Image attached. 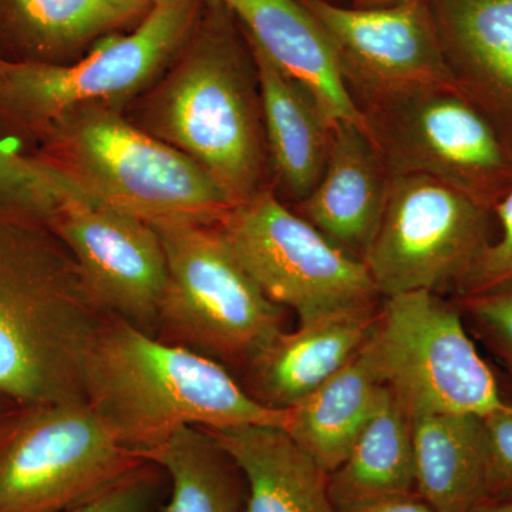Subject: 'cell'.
Instances as JSON below:
<instances>
[{"label":"cell","mask_w":512,"mask_h":512,"mask_svg":"<svg viewBox=\"0 0 512 512\" xmlns=\"http://www.w3.org/2000/svg\"><path fill=\"white\" fill-rule=\"evenodd\" d=\"M126 116L200 165L232 205L272 188L254 52L222 0H202L184 46Z\"/></svg>","instance_id":"1"},{"label":"cell","mask_w":512,"mask_h":512,"mask_svg":"<svg viewBox=\"0 0 512 512\" xmlns=\"http://www.w3.org/2000/svg\"><path fill=\"white\" fill-rule=\"evenodd\" d=\"M107 315L49 222L0 211V396L84 400V363Z\"/></svg>","instance_id":"2"},{"label":"cell","mask_w":512,"mask_h":512,"mask_svg":"<svg viewBox=\"0 0 512 512\" xmlns=\"http://www.w3.org/2000/svg\"><path fill=\"white\" fill-rule=\"evenodd\" d=\"M84 400L138 457L183 427L289 424V410L259 403L217 360L158 340L113 313L87 352Z\"/></svg>","instance_id":"3"},{"label":"cell","mask_w":512,"mask_h":512,"mask_svg":"<svg viewBox=\"0 0 512 512\" xmlns=\"http://www.w3.org/2000/svg\"><path fill=\"white\" fill-rule=\"evenodd\" d=\"M33 144V156L72 181L93 204L150 224H215L232 207L200 165L114 107L84 104L67 111Z\"/></svg>","instance_id":"4"},{"label":"cell","mask_w":512,"mask_h":512,"mask_svg":"<svg viewBox=\"0 0 512 512\" xmlns=\"http://www.w3.org/2000/svg\"><path fill=\"white\" fill-rule=\"evenodd\" d=\"M202 0H156L133 30L104 37L70 66L0 64V131L35 141L50 123L84 104L126 113L153 86L190 36Z\"/></svg>","instance_id":"5"},{"label":"cell","mask_w":512,"mask_h":512,"mask_svg":"<svg viewBox=\"0 0 512 512\" xmlns=\"http://www.w3.org/2000/svg\"><path fill=\"white\" fill-rule=\"evenodd\" d=\"M167 255L158 329L165 342L217 362L249 365L282 332V313L241 265L215 224H151Z\"/></svg>","instance_id":"6"},{"label":"cell","mask_w":512,"mask_h":512,"mask_svg":"<svg viewBox=\"0 0 512 512\" xmlns=\"http://www.w3.org/2000/svg\"><path fill=\"white\" fill-rule=\"evenodd\" d=\"M148 461L84 400L15 404L0 416V512H60Z\"/></svg>","instance_id":"7"},{"label":"cell","mask_w":512,"mask_h":512,"mask_svg":"<svg viewBox=\"0 0 512 512\" xmlns=\"http://www.w3.org/2000/svg\"><path fill=\"white\" fill-rule=\"evenodd\" d=\"M390 175H424L493 211L512 185V148L454 86H430L363 107Z\"/></svg>","instance_id":"8"},{"label":"cell","mask_w":512,"mask_h":512,"mask_svg":"<svg viewBox=\"0 0 512 512\" xmlns=\"http://www.w3.org/2000/svg\"><path fill=\"white\" fill-rule=\"evenodd\" d=\"M370 343L383 382L410 417H484L508 406L493 372L468 338L460 312L436 292L384 298Z\"/></svg>","instance_id":"9"},{"label":"cell","mask_w":512,"mask_h":512,"mask_svg":"<svg viewBox=\"0 0 512 512\" xmlns=\"http://www.w3.org/2000/svg\"><path fill=\"white\" fill-rule=\"evenodd\" d=\"M215 227L265 295L299 323L380 298L363 261L289 210L274 188L232 205Z\"/></svg>","instance_id":"10"},{"label":"cell","mask_w":512,"mask_h":512,"mask_svg":"<svg viewBox=\"0 0 512 512\" xmlns=\"http://www.w3.org/2000/svg\"><path fill=\"white\" fill-rule=\"evenodd\" d=\"M493 211L424 175H392L382 222L363 258L377 293L460 286L491 242Z\"/></svg>","instance_id":"11"},{"label":"cell","mask_w":512,"mask_h":512,"mask_svg":"<svg viewBox=\"0 0 512 512\" xmlns=\"http://www.w3.org/2000/svg\"><path fill=\"white\" fill-rule=\"evenodd\" d=\"M299 2L328 36L360 110L420 87H456L427 0L369 9L342 8L329 0Z\"/></svg>","instance_id":"12"},{"label":"cell","mask_w":512,"mask_h":512,"mask_svg":"<svg viewBox=\"0 0 512 512\" xmlns=\"http://www.w3.org/2000/svg\"><path fill=\"white\" fill-rule=\"evenodd\" d=\"M49 225L104 309L154 336L168 284L167 255L156 228L87 201L64 205Z\"/></svg>","instance_id":"13"},{"label":"cell","mask_w":512,"mask_h":512,"mask_svg":"<svg viewBox=\"0 0 512 512\" xmlns=\"http://www.w3.org/2000/svg\"><path fill=\"white\" fill-rule=\"evenodd\" d=\"M458 92L512 148V0H427Z\"/></svg>","instance_id":"14"},{"label":"cell","mask_w":512,"mask_h":512,"mask_svg":"<svg viewBox=\"0 0 512 512\" xmlns=\"http://www.w3.org/2000/svg\"><path fill=\"white\" fill-rule=\"evenodd\" d=\"M390 178L369 133L336 121L325 171L295 212L336 247L363 261L382 222Z\"/></svg>","instance_id":"15"},{"label":"cell","mask_w":512,"mask_h":512,"mask_svg":"<svg viewBox=\"0 0 512 512\" xmlns=\"http://www.w3.org/2000/svg\"><path fill=\"white\" fill-rule=\"evenodd\" d=\"M376 302L326 313L278 336L248 365L247 392L276 410L292 409L338 373L372 336Z\"/></svg>","instance_id":"16"},{"label":"cell","mask_w":512,"mask_h":512,"mask_svg":"<svg viewBox=\"0 0 512 512\" xmlns=\"http://www.w3.org/2000/svg\"><path fill=\"white\" fill-rule=\"evenodd\" d=\"M151 8V0H0V59L70 66Z\"/></svg>","instance_id":"17"},{"label":"cell","mask_w":512,"mask_h":512,"mask_svg":"<svg viewBox=\"0 0 512 512\" xmlns=\"http://www.w3.org/2000/svg\"><path fill=\"white\" fill-rule=\"evenodd\" d=\"M228 6L249 40L301 83L332 123L348 121L369 133L328 36L299 0H231Z\"/></svg>","instance_id":"18"},{"label":"cell","mask_w":512,"mask_h":512,"mask_svg":"<svg viewBox=\"0 0 512 512\" xmlns=\"http://www.w3.org/2000/svg\"><path fill=\"white\" fill-rule=\"evenodd\" d=\"M249 43L258 70L272 188L298 204L325 171L333 123L301 83Z\"/></svg>","instance_id":"19"},{"label":"cell","mask_w":512,"mask_h":512,"mask_svg":"<svg viewBox=\"0 0 512 512\" xmlns=\"http://www.w3.org/2000/svg\"><path fill=\"white\" fill-rule=\"evenodd\" d=\"M204 430L247 480L244 512H339L328 474L288 431L255 424Z\"/></svg>","instance_id":"20"},{"label":"cell","mask_w":512,"mask_h":512,"mask_svg":"<svg viewBox=\"0 0 512 512\" xmlns=\"http://www.w3.org/2000/svg\"><path fill=\"white\" fill-rule=\"evenodd\" d=\"M384 390L369 338L338 373L288 409L286 431L329 476L349 456Z\"/></svg>","instance_id":"21"},{"label":"cell","mask_w":512,"mask_h":512,"mask_svg":"<svg viewBox=\"0 0 512 512\" xmlns=\"http://www.w3.org/2000/svg\"><path fill=\"white\" fill-rule=\"evenodd\" d=\"M416 493L437 512H474L487 501L483 417L436 413L412 417Z\"/></svg>","instance_id":"22"},{"label":"cell","mask_w":512,"mask_h":512,"mask_svg":"<svg viewBox=\"0 0 512 512\" xmlns=\"http://www.w3.org/2000/svg\"><path fill=\"white\" fill-rule=\"evenodd\" d=\"M328 490L339 512L416 493L412 417L389 387L349 456L329 474Z\"/></svg>","instance_id":"23"},{"label":"cell","mask_w":512,"mask_h":512,"mask_svg":"<svg viewBox=\"0 0 512 512\" xmlns=\"http://www.w3.org/2000/svg\"><path fill=\"white\" fill-rule=\"evenodd\" d=\"M140 457L171 478L163 512H244L237 466L201 427H183Z\"/></svg>","instance_id":"24"},{"label":"cell","mask_w":512,"mask_h":512,"mask_svg":"<svg viewBox=\"0 0 512 512\" xmlns=\"http://www.w3.org/2000/svg\"><path fill=\"white\" fill-rule=\"evenodd\" d=\"M0 131V211L49 222L72 201L92 202L63 174Z\"/></svg>","instance_id":"25"},{"label":"cell","mask_w":512,"mask_h":512,"mask_svg":"<svg viewBox=\"0 0 512 512\" xmlns=\"http://www.w3.org/2000/svg\"><path fill=\"white\" fill-rule=\"evenodd\" d=\"M493 215L500 224V237L491 239L458 286L463 298L512 289V185L495 205Z\"/></svg>","instance_id":"26"},{"label":"cell","mask_w":512,"mask_h":512,"mask_svg":"<svg viewBox=\"0 0 512 512\" xmlns=\"http://www.w3.org/2000/svg\"><path fill=\"white\" fill-rule=\"evenodd\" d=\"M487 467V501L512 500V406L483 417ZM485 501V503H487Z\"/></svg>","instance_id":"27"},{"label":"cell","mask_w":512,"mask_h":512,"mask_svg":"<svg viewBox=\"0 0 512 512\" xmlns=\"http://www.w3.org/2000/svg\"><path fill=\"white\" fill-rule=\"evenodd\" d=\"M153 467L151 463L143 464L60 512H147L156 485Z\"/></svg>","instance_id":"28"},{"label":"cell","mask_w":512,"mask_h":512,"mask_svg":"<svg viewBox=\"0 0 512 512\" xmlns=\"http://www.w3.org/2000/svg\"><path fill=\"white\" fill-rule=\"evenodd\" d=\"M463 305L512 370V289L463 298Z\"/></svg>","instance_id":"29"},{"label":"cell","mask_w":512,"mask_h":512,"mask_svg":"<svg viewBox=\"0 0 512 512\" xmlns=\"http://www.w3.org/2000/svg\"><path fill=\"white\" fill-rule=\"evenodd\" d=\"M348 512H437L419 494L400 495L357 507Z\"/></svg>","instance_id":"30"},{"label":"cell","mask_w":512,"mask_h":512,"mask_svg":"<svg viewBox=\"0 0 512 512\" xmlns=\"http://www.w3.org/2000/svg\"><path fill=\"white\" fill-rule=\"evenodd\" d=\"M474 512H512V500L487 501Z\"/></svg>","instance_id":"31"},{"label":"cell","mask_w":512,"mask_h":512,"mask_svg":"<svg viewBox=\"0 0 512 512\" xmlns=\"http://www.w3.org/2000/svg\"><path fill=\"white\" fill-rule=\"evenodd\" d=\"M356 8H386V6L399 5L407 0H355Z\"/></svg>","instance_id":"32"},{"label":"cell","mask_w":512,"mask_h":512,"mask_svg":"<svg viewBox=\"0 0 512 512\" xmlns=\"http://www.w3.org/2000/svg\"><path fill=\"white\" fill-rule=\"evenodd\" d=\"M15 406V403L9 402L8 399H5V397L0 396V416H2L3 413L6 412V410H9L10 407Z\"/></svg>","instance_id":"33"},{"label":"cell","mask_w":512,"mask_h":512,"mask_svg":"<svg viewBox=\"0 0 512 512\" xmlns=\"http://www.w3.org/2000/svg\"><path fill=\"white\" fill-rule=\"evenodd\" d=\"M222 2L227 3L228 5V3L231 2V0H222Z\"/></svg>","instance_id":"34"},{"label":"cell","mask_w":512,"mask_h":512,"mask_svg":"<svg viewBox=\"0 0 512 512\" xmlns=\"http://www.w3.org/2000/svg\"><path fill=\"white\" fill-rule=\"evenodd\" d=\"M3 62H5V60L0 59V64H2Z\"/></svg>","instance_id":"35"},{"label":"cell","mask_w":512,"mask_h":512,"mask_svg":"<svg viewBox=\"0 0 512 512\" xmlns=\"http://www.w3.org/2000/svg\"><path fill=\"white\" fill-rule=\"evenodd\" d=\"M151 2H156V0H151Z\"/></svg>","instance_id":"36"}]
</instances>
